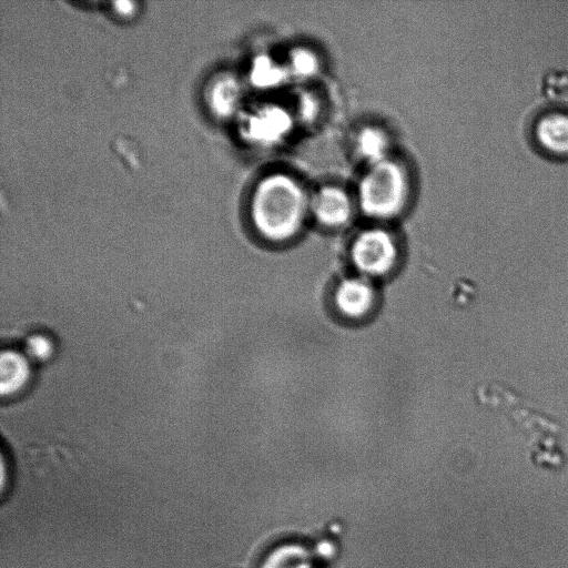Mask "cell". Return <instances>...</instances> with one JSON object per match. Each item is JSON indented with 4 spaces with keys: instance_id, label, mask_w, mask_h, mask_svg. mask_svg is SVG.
<instances>
[{
    "instance_id": "obj_3",
    "label": "cell",
    "mask_w": 568,
    "mask_h": 568,
    "mask_svg": "<svg viewBox=\"0 0 568 568\" xmlns=\"http://www.w3.org/2000/svg\"><path fill=\"white\" fill-rule=\"evenodd\" d=\"M526 139L544 158L568 160V103L548 101L535 106L525 120Z\"/></svg>"
},
{
    "instance_id": "obj_2",
    "label": "cell",
    "mask_w": 568,
    "mask_h": 568,
    "mask_svg": "<svg viewBox=\"0 0 568 568\" xmlns=\"http://www.w3.org/2000/svg\"><path fill=\"white\" fill-rule=\"evenodd\" d=\"M409 184L403 166L392 159L369 165L357 190L363 213L377 220L398 215L406 205Z\"/></svg>"
},
{
    "instance_id": "obj_16",
    "label": "cell",
    "mask_w": 568,
    "mask_h": 568,
    "mask_svg": "<svg viewBox=\"0 0 568 568\" xmlns=\"http://www.w3.org/2000/svg\"><path fill=\"white\" fill-rule=\"evenodd\" d=\"M300 109L301 114L303 113L305 118L312 119L317 110L316 102L312 97H304L303 100H301Z\"/></svg>"
},
{
    "instance_id": "obj_5",
    "label": "cell",
    "mask_w": 568,
    "mask_h": 568,
    "mask_svg": "<svg viewBox=\"0 0 568 568\" xmlns=\"http://www.w3.org/2000/svg\"><path fill=\"white\" fill-rule=\"evenodd\" d=\"M293 128L291 114L281 105H264L246 120L245 134L254 143L274 145L282 142Z\"/></svg>"
},
{
    "instance_id": "obj_11",
    "label": "cell",
    "mask_w": 568,
    "mask_h": 568,
    "mask_svg": "<svg viewBox=\"0 0 568 568\" xmlns=\"http://www.w3.org/2000/svg\"><path fill=\"white\" fill-rule=\"evenodd\" d=\"M288 74L298 80L313 78L320 70V59L314 51L298 47L291 51L285 65Z\"/></svg>"
},
{
    "instance_id": "obj_13",
    "label": "cell",
    "mask_w": 568,
    "mask_h": 568,
    "mask_svg": "<svg viewBox=\"0 0 568 568\" xmlns=\"http://www.w3.org/2000/svg\"><path fill=\"white\" fill-rule=\"evenodd\" d=\"M54 349L53 339L43 333L30 335L24 345V354L27 357L38 363L49 361L53 356Z\"/></svg>"
},
{
    "instance_id": "obj_9",
    "label": "cell",
    "mask_w": 568,
    "mask_h": 568,
    "mask_svg": "<svg viewBox=\"0 0 568 568\" xmlns=\"http://www.w3.org/2000/svg\"><path fill=\"white\" fill-rule=\"evenodd\" d=\"M389 139L379 128H364L357 135L356 150L369 165L389 159Z\"/></svg>"
},
{
    "instance_id": "obj_4",
    "label": "cell",
    "mask_w": 568,
    "mask_h": 568,
    "mask_svg": "<svg viewBox=\"0 0 568 568\" xmlns=\"http://www.w3.org/2000/svg\"><path fill=\"white\" fill-rule=\"evenodd\" d=\"M355 267L365 276H379L389 272L397 260V245L384 229L373 227L359 233L351 250Z\"/></svg>"
},
{
    "instance_id": "obj_12",
    "label": "cell",
    "mask_w": 568,
    "mask_h": 568,
    "mask_svg": "<svg viewBox=\"0 0 568 568\" xmlns=\"http://www.w3.org/2000/svg\"><path fill=\"white\" fill-rule=\"evenodd\" d=\"M308 554L297 545H286L274 550L262 568H308Z\"/></svg>"
},
{
    "instance_id": "obj_8",
    "label": "cell",
    "mask_w": 568,
    "mask_h": 568,
    "mask_svg": "<svg viewBox=\"0 0 568 568\" xmlns=\"http://www.w3.org/2000/svg\"><path fill=\"white\" fill-rule=\"evenodd\" d=\"M32 377L31 361L24 353L4 349L0 355V393L11 397L23 390Z\"/></svg>"
},
{
    "instance_id": "obj_10",
    "label": "cell",
    "mask_w": 568,
    "mask_h": 568,
    "mask_svg": "<svg viewBox=\"0 0 568 568\" xmlns=\"http://www.w3.org/2000/svg\"><path fill=\"white\" fill-rule=\"evenodd\" d=\"M286 67L266 55L256 58L251 71L252 82L262 89L281 87L288 77Z\"/></svg>"
},
{
    "instance_id": "obj_15",
    "label": "cell",
    "mask_w": 568,
    "mask_h": 568,
    "mask_svg": "<svg viewBox=\"0 0 568 568\" xmlns=\"http://www.w3.org/2000/svg\"><path fill=\"white\" fill-rule=\"evenodd\" d=\"M568 87V73L552 72L545 80V90L549 93L560 92Z\"/></svg>"
},
{
    "instance_id": "obj_6",
    "label": "cell",
    "mask_w": 568,
    "mask_h": 568,
    "mask_svg": "<svg viewBox=\"0 0 568 568\" xmlns=\"http://www.w3.org/2000/svg\"><path fill=\"white\" fill-rule=\"evenodd\" d=\"M354 205L349 195L338 186H323L310 200V212L326 227L346 225L353 215Z\"/></svg>"
},
{
    "instance_id": "obj_14",
    "label": "cell",
    "mask_w": 568,
    "mask_h": 568,
    "mask_svg": "<svg viewBox=\"0 0 568 568\" xmlns=\"http://www.w3.org/2000/svg\"><path fill=\"white\" fill-rule=\"evenodd\" d=\"M219 94L216 98V108L221 112L230 111L234 108L235 102L239 98V88L234 81H226L220 84Z\"/></svg>"
},
{
    "instance_id": "obj_7",
    "label": "cell",
    "mask_w": 568,
    "mask_h": 568,
    "mask_svg": "<svg viewBox=\"0 0 568 568\" xmlns=\"http://www.w3.org/2000/svg\"><path fill=\"white\" fill-rule=\"evenodd\" d=\"M375 291L365 277H349L341 282L335 292V304L348 318H361L373 307Z\"/></svg>"
},
{
    "instance_id": "obj_1",
    "label": "cell",
    "mask_w": 568,
    "mask_h": 568,
    "mask_svg": "<svg viewBox=\"0 0 568 568\" xmlns=\"http://www.w3.org/2000/svg\"><path fill=\"white\" fill-rule=\"evenodd\" d=\"M310 200L301 183L285 173H273L257 185L252 199V220L266 240L283 242L301 230Z\"/></svg>"
}]
</instances>
